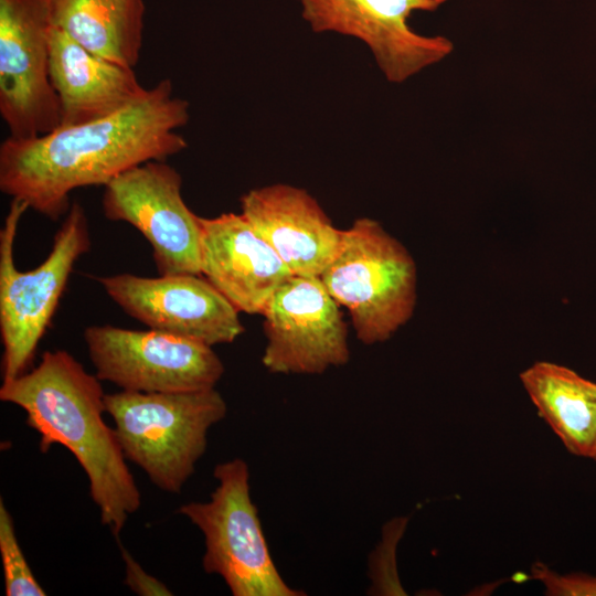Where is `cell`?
Wrapping results in <instances>:
<instances>
[{
	"label": "cell",
	"mask_w": 596,
	"mask_h": 596,
	"mask_svg": "<svg viewBox=\"0 0 596 596\" xmlns=\"http://www.w3.org/2000/svg\"><path fill=\"white\" fill-rule=\"evenodd\" d=\"M189 103L161 79L135 103L107 117L60 126L33 138L9 136L0 145V190L55 221L71 207L72 191L106 185L123 172L167 160L188 147L177 129Z\"/></svg>",
	"instance_id": "1"
},
{
	"label": "cell",
	"mask_w": 596,
	"mask_h": 596,
	"mask_svg": "<svg viewBox=\"0 0 596 596\" xmlns=\"http://www.w3.org/2000/svg\"><path fill=\"white\" fill-rule=\"evenodd\" d=\"M105 395L96 374L65 350L43 352L34 369L0 387L2 402L26 413L42 453L58 444L73 454L88 478L102 523L118 536L140 508L141 494L115 428L104 421Z\"/></svg>",
	"instance_id": "2"
},
{
	"label": "cell",
	"mask_w": 596,
	"mask_h": 596,
	"mask_svg": "<svg viewBox=\"0 0 596 596\" xmlns=\"http://www.w3.org/2000/svg\"><path fill=\"white\" fill-rule=\"evenodd\" d=\"M106 413L127 460L159 489L179 493L227 413L215 389L191 392L120 391L105 395Z\"/></svg>",
	"instance_id": "3"
},
{
	"label": "cell",
	"mask_w": 596,
	"mask_h": 596,
	"mask_svg": "<svg viewBox=\"0 0 596 596\" xmlns=\"http://www.w3.org/2000/svg\"><path fill=\"white\" fill-rule=\"evenodd\" d=\"M28 209L25 202L12 199L0 231L3 381L26 372L55 313L74 265L89 252L92 245L85 209L81 203L73 202L55 233L47 257L31 270H19L14 264V241L20 220Z\"/></svg>",
	"instance_id": "4"
},
{
	"label": "cell",
	"mask_w": 596,
	"mask_h": 596,
	"mask_svg": "<svg viewBox=\"0 0 596 596\" xmlns=\"http://www.w3.org/2000/svg\"><path fill=\"white\" fill-rule=\"evenodd\" d=\"M320 279L348 309L364 344L389 340L413 316L417 273L406 247L370 217L343 230L341 247Z\"/></svg>",
	"instance_id": "5"
},
{
	"label": "cell",
	"mask_w": 596,
	"mask_h": 596,
	"mask_svg": "<svg viewBox=\"0 0 596 596\" xmlns=\"http://www.w3.org/2000/svg\"><path fill=\"white\" fill-rule=\"evenodd\" d=\"M215 490L206 502H188L179 513L204 535L205 573L222 577L234 596H301L277 570L251 498L249 469L241 458L214 468Z\"/></svg>",
	"instance_id": "6"
},
{
	"label": "cell",
	"mask_w": 596,
	"mask_h": 596,
	"mask_svg": "<svg viewBox=\"0 0 596 596\" xmlns=\"http://www.w3.org/2000/svg\"><path fill=\"white\" fill-rule=\"evenodd\" d=\"M83 336L96 376L123 391L213 389L225 370L211 345L153 329L94 324Z\"/></svg>",
	"instance_id": "7"
},
{
	"label": "cell",
	"mask_w": 596,
	"mask_h": 596,
	"mask_svg": "<svg viewBox=\"0 0 596 596\" xmlns=\"http://www.w3.org/2000/svg\"><path fill=\"white\" fill-rule=\"evenodd\" d=\"M106 219L138 230L159 275L200 274V224L182 198V177L166 160L136 166L105 187Z\"/></svg>",
	"instance_id": "8"
},
{
	"label": "cell",
	"mask_w": 596,
	"mask_h": 596,
	"mask_svg": "<svg viewBox=\"0 0 596 596\" xmlns=\"http://www.w3.org/2000/svg\"><path fill=\"white\" fill-rule=\"evenodd\" d=\"M51 28L45 0H0V114L13 138L61 126L50 78Z\"/></svg>",
	"instance_id": "9"
},
{
	"label": "cell",
	"mask_w": 596,
	"mask_h": 596,
	"mask_svg": "<svg viewBox=\"0 0 596 596\" xmlns=\"http://www.w3.org/2000/svg\"><path fill=\"white\" fill-rule=\"evenodd\" d=\"M264 366L279 374H320L350 358L348 328L320 277L291 275L265 306Z\"/></svg>",
	"instance_id": "10"
},
{
	"label": "cell",
	"mask_w": 596,
	"mask_h": 596,
	"mask_svg": "<svg viewBox=\"0 0 596 596\" xmlns=\"http://www.w3.org/2000/svg\"><path fill=\"white\" fill-rule=\"evenodd\" d=\"M105 292L128 316L158 330L207 345L232 343L244 327L238 310L202 275L99 277Z\"/></svg>",
	"instance_id": "11"
},
{
	"label": "cell",
	"mask_w": 596,
	"mask_h": 596,
	"mask_svg": "<svg viewBox=\"0 0 596 596\" xmlns=\"http://www.w3.org/2000/svg\"><path fill=\"white\" fill-rule=\"evenodd\" d=\"M298 1L315 32H337L363 41L393 83L439 62L454 49L447 38L421 35L407 23L413 11H435L447 0Z\"/></svg>",
	"instance_id": "12"
},
{
	"label": "cell",
	"mask_w": 596,
	"mask_h": 596,
	"mask_svg": "<svg viewBox=\"0 0 596 596\" xmlns=\"http://www.w3.org/2000/svg\"><path fill=\"white\" fill-rule=\"evenodd\" d=\"M199 224L200 274L240 312L262 315L289 268L242 213L199 216Z\"/></svg>",
	"instance_id": "13"
},
{
	"label": "cell",
	"mask_w": 596,
	"mask_h": 596,
	"mask_svg": "<svg viewBox=\"0 0 596 596\" xmlns=\"http://www.w3.org/2000/svg\"><path fill=\"white\" fill-rule=\"evenodd\" d=\"M241 207L292 275L320 277L341 247L343 230L304 189L283 183L253 189Z\"/></svg>",
	"instance_id": "14"
},
{
	"label": "cell",
	"mask_w": 596,
	"mask_h": 596,
	"mask_svg": "<svg viewBox=\"0 0 596 596\" xmlns=\"http://www.w3.org/2000/svg\"><path fill=\"white\" fill-rule=\"evenodd\" d=\"M50 78L61 106V126L113 115L146 93L134 68L102 57L52 25Z\"/></svg>",
	"instance_id": "15"
},
{
	"label": "cell",
	"mask_w": 596,
	"mask_h": 596,
	"mask_svg": "<svg viewBox=\"0 0 596 596\" xmlns=\"http://www.w3.org/2000/svg\"><path fill=\"white\" fill-rule=\"evenodd\" d=\"M520 381L566 450L589 458L596 440V382L549 361L533 363Z\"/></svg>",
	"instance_id": "16"
},
{
	"label": "cell",
	"mask_w": 596,
	"mask_h": 596,
	"mask_svg": "<svg viewBox=\"0 0 596 596\" xmlns=\"http://www.w3.org/2000/svg\"><path fill=\"white\" fill-rule=\"evenodd\" d=\"M51 24L86 50L135 67L142 46L143 0H45Z\"/></svg>",
	"instance_id": "17"
},
{
	"label": "cell",
	"mask_w": 596,
	"mask_h": 596,
	"mask_svg": "<svg viewBox=\"0 0 596 596\" xmlns=\"http://www.w3.org/2000/svg\"><path fill=\"white\" fill-rule=\"evenodd\" d=\"M0 554L7 596H45L19 544L14 522L0 501Z\"/></svg>",
	"instance_id": "18"
},
{
	"label": "cell",
	"mask_w": 596,
	"mask_h": 596,
	"mask_svg": "<svg viewBox=\"0 0 596 596\" xmlns=\"http://www.w3.org/2000/svg\"><path fill=\"white\" fill-rule=\"evenodd\" d=\"M531 574L542 584L547 596H596V575L561 574L542 562L532 565Z\"/></svg>",
	"instance_id": "19"
},
{
	"label": "cell",
	"mask_w": 596,
	"mask_h": 596,
	"mask_svg": "<svg viewBox=\"0 0 596 596\" xmlns=\"http://www.w3.org/2000/svg\"><path fill=\"white\" fill-rule=\"evenodd\" d=\"M118 541V539H117ZM119 550L125 562V584L140 596H170L172 592L164 583L148 574L131 556L128 550L118 541Z\"/></svg>",
	"instance_id": "20"
},
{
	"label": "cell",
	"mask_w": 596,
	"mask_h": 596,
	"mask_svg": "<svg viewBox=\"0 0 596 596\" xmlns=\"http://www.w3.org/2000/svg\"><path fill=\"white\" fill-rule=\"evenodd\" d=\"M589 459H592V460H594L596 462V440H595L594 447L592 449Z\"/></svg>",
	"instance_id": "21"
}]
</instances>
